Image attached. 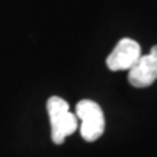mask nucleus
<instances>
[{
	"label": "nucleus",
	"instance_id": "f257e3e1",
	"mask_svg": "<svg viewBox=\"0 0 157 157\" xmlns=\"http://www.w3.org/2000/svg\"><path fill=\"white\" fill-rule=\"evenodd\" d=\"M47 111L51 124V140L54 144H63L67 137L76 132L77 117L70 112L68 103L60 96H51L47 101Z\"/></svg>",
	"mask_w": 157,
	"mask_h": 157
},
{
	"label": "nucleus",
	"instance_id": "f03ea898",
	"mask_svg": "<svg viewBox=\"0 0 157 157\" xmlns=\"http://www.w3.org/2000/svg\"><path fill=\"white\" fill-rule=\"evenodd\" d=\"M76 117L82 121L80 124V135L83 140L96 141L101 138L105 131V117L102 108L95 101L83 99L76 105Z\"/></svg>",
	"mask_w": 157,
	"mask_h": 157
},
{
	"label": "nucleus",
	"instance_id": "7ed1b4c3",
	"mask_svg": "<svg viewBox=\"0 0 157 157\" xmlns=\"http://www.w3.org/2000/svg\"><path fill=\"white\" fill-rule=\"evenodd\" d=\"M141 57L140 44L131 38H122L106 58V66L112 71L131 70Z\"/></svg>",
	"mask_w": 157,
	"mask_h": 157
},
{
	"label": "nucleus",
	"instance_id": "20e7f679",
	"mask_svg": "<svg viewBox=\"0 0 157 157\" xmlns=\"http://www.w3.org/2000/svg\"><path fill=\"white\" fill-rule=\"evenodd\" d=\"M157 80V45L147 56H141L128 70V82L134 87H148Z\"/></svg>",
	"mask_w": 157,
	"mask_h": 157
}]
</instances>
